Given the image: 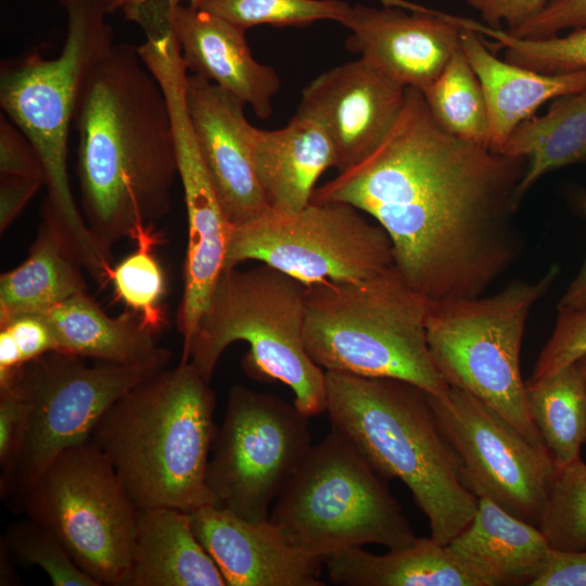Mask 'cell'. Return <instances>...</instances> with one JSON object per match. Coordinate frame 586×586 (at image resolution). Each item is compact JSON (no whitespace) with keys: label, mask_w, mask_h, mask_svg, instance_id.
<instances>
[{"label":"cell","mask_w":586,"mask_h":586,"mask_svg":"<svg viewBox=\"0 0 586 586\" xmlns=\"http://www.w3.org/2000/svg\"><path fill=\"white\" fill-rule=\"evenodd\" d=\"M527 160L445 130L421 90L367 156L316 188L310 202H343L387 233L394 266L431 302L481 296L519 258L515 222Z\"/></svg>","instance_id":"1"},{"label":"cell","mask_w":586,"mask_h":586,"mask_svg":"<svg viewBox=\"0 0 586 586\" xmlns=\"http://www.w3.org/2000/svg\"><path fill=\"white\" fill-rule=\"evenodd\" d=\"M80 211L100 249L165 217L178 177L165 94L137 47L114 43L88 73L74 125Z\"/></svg>","instance_id":"2"},{"label":"cell","mask_w":586,"mask_h":586,"mask_svg":"<svg viewBox=\"0 0 586 586\" xmlns=\"http://www.w3.org/2000/svg\"><path fill=\"white\" fill-rule=\"evenodd\" d=\"M215 392L191 362L139 382L101 416L89 441L138 509L213 505L206 470L217 431Z\"/></svg>","instance_id":"3"},{"label":"cell","mask_w":586,"mask_h":586,"mask_svg":"<svg viewBox=\"0 0 586 586\" xmlns=\"http://www.w3.org/2000/svg\"><path fill=\"white\" fill-rule=\"evenodd\" d=\"M326 372V412L386 479L400 480L425 514L430 537L448 545L473 519L477 497L424 391L398 379Z\"/></svg>","instance_id":"4"},{"label":"cell","mask_w":586,"mask_h":586,"mask_svg":"<svg viewBox=\"0 0 586 586\" xmlns=\"http://www.w3.org/2000/svg\"><path fill=\"white\" fill-rule=\"evenodd\" d=\"M66 14V36L56 58L37 51L8 59L0 69V105L37 150L46 174L43 212L54 216L84 268L102 276L111 258L91 234L69 183V129L85 79L114 44L105 0H58Z\"/></svg>","instance_id":"5"},{"label":"cell","mask_w":586,"mask_h":586,"mask_svg":"<svg viewBox=\"0 0 586 586\" xmlns=\"http://www.w3.org/2000/svg\"><path fill=\"white\" fill-rule=\"evenodd\" d=\"M430 303L394 265L365 280L307 286L305 348L324 371L398 379L444 396L449 385L428 344Z\"/></svg>","instance_id":"6"},{"label":"cell","mask_w":586,"mask_h":586,"mask_svg":"<svg viewBox=\"0 0 586 586\" xmlns=\"http://www.w3.org/2000/svg\"><path fill=\"white\" fill-rule=\"evenodd\" d=\"M307 286L267 265L225 268L212 292L191 344L189 361L211 382L226 348L249 344L242 360L247 375L281 382L308 417L326 410V372L304 343Z\"/></svg>","instance_id":"7"},{"label":"cell","mask_w":586,"mask_h":586,"mask_svg":"<svg viewBox=\"0 0 586 586\" xmlns=\"http://www.w3.org/2000/svg\"><path fill=\"white\" fill-rule=\"evenodd\" d=\"M269 519L292 546L323 562L348 548L398 549L417 538L384 479L333 429L311 446Z\"/></svg>","instance_id":"8"},{"label":"cell","mask_w":586,"mask_h":586,"mask_svg":"<svg viewBox=\"0 0 586 586\" xmlns=\"http://www.w3.org/2000/svg\"><path fill=\"white\" fill-rule=\"evenodd\" d=\"M514 279L494 295L431 302L426 335L433 362L449 385L475 396L546 447L532 419L520 353L527 317L558 278ZM547 448V447H546Z\"/></svg>","instance_id":"9"},{"label":"cell","mask_w":586,"mask_h":586,"mask_svg":"<svg viewBox=\"0 0 586 586\" xmlns=\"http://www.w3.org/2000/svg\"><path fill=\"white\" fill-rule=\"evenodd\" d=\"M100 586H123L139 509L104 455L88 440L60 453L21 500Z\"/></svg>","instance_id":"10"},{"label":"cell","mask_w":586,"mask_h":586,"mask_svg":"<svg viewBox=\"0 0 586 586\" xmlns=\"http://www.w3.org/2000/svg\"><path fill=\"white\" fill-rule=\"evenodd\" d=\"M164 368L103 361L89 366L82 357L59 351L26 362L11 383L25 402L26 417L15 455L1 471V496L21 501L60 453L89 440L114 402Z\"/></svg>","instance_id":"11"},{"label":"cell","mask_w":586,"mask_h":586,"mask_svg":"<svg viewBox=\"0 0 586 586\" xmlns=\"http://www.w3.org/2000/svg\"><path fill=\"white\" fill-rule=\"evenodd\" d=\"M365 215L343 202H310L293 214L269 212L231 227L225 268L256 260L306 286L374 277L394 265L393 246Z\"/></svg>","instance_id":"12"},{"label":"cell","mask_w":586,"mask_h":586,"mask_svg":"<svg viewBox=\"0 0 586 586\" xmlns=\"http://www.w3.org/2000/svg\"><path fill=\"white\" fill-rule=\"evenodd\" d=\"M309 418L279 396L231 387L206 470L213 506L247 521L269 519L273 501L314 445Z\"/></svg>","instance_id":"13"},{"label":"cell","mask_w":586,"mask_h":586,"mask_svg":"<svg viewBox=\"0 0 586 586\" xmlns=\"http://www.w3.org/2000/svg\"><path fill=\"white\" fill-rule=\"evenodd\" d=\"M426 398L460 464L464 485L509 513L539 526L555 463L546 447L532 444L488 405L449 386Z\"/></svg>","instance_id":"14"},{"label":"cell","mask_w":586,"mask_h":586,"mask_svg":"<svg viewBox=\"0 0 586 586\" xmlns=\"http://www.w3.org/2000/svg\"><path fill=\"white\" fill-rule=\"evenodd\" d=\"M406 87L360 58L320 74L302 92L297 113L330 139L339 171L371 153L388 135Z\"/></svg>","instance_id":"15"},{"label":"cell","mask_w":586,"mask_h":586,"mask_svg":"<svg viewBox=\"0 0 586 586\" xmlns=\"http://www.w3.org/2000/svg\"><path fill=\"white\" fill-rule=\"evenodd\" d=\"M399 5L410 13L399 7L356 4L341 24L351 30L349 50L404 87L423 90L460 50L463 27L456 16Z\"/></svg>","instance_id":"16"},{"label":"cell","mask_w":586,"mask_h":586,"mask_svg":"<svg viewBox=\"0 0 586 586\" xmlns=\"http://www.w3.org/2000/svg\"><path fill=\"white\" fill-rule=\"evenodd\" d=\"M187 106L195 138L224 213L232 227L270 212L256 178L245 104L214 82L189 75Z\"/></svg>","instance_id":"17"},{"label":"cell","mask_w":586,"mask_h":586,"mask_svg":"<svg viewBox=\"0 0 586 586\" xmlns=\"http://www.w3.org/2000/svg\"><path fill=\"white\" fill-rule=\"evenodd\" d=\"M193 531L227 586H322V560L292 546L270 520L247 521L213 505L192 512Z\"/></svg>","instance_id":"18"},{"label":"cell","mask_w":586,"mask_h":586,"mask_svg":"<svg viewBox=\"0 0 586 586\" xmlns=\"http://www.w3.org/2000/svg\"><path fill=\"white\" fill-rule=\"evenodd\" d=\"M179 1L163 0V8L187 69L250 105L258 118H268L280 79L272 67L254 59L245 29Z\"/></svg>","instance_id":"19"},{"label":"cell","mask_w":586,"mask_h":586,"mask_svg":"<svg viewBox=\"0 0 586 586\" xmlns=\"http://www.w3.org/2000/svg\"><path fill=\"white\" fill-rule=\"evenodd\" d=\"M176 158L188 217L183 294L176 320L182 336L180 361L188 362L199 323L225 268L232 226L220 205L198 143L193 140L179 143Z\"/></svg>","instance_id":"20"},{"label":"cell","mask_w":586,"mask_h":586,"mask_svg":"<svg viewBox=\"0 0 586 586\" xmlns=\"http://www.w3.org/2000/svg\"><path fill=\"white\" fill-rule=\"evenodd\" d=\"M461 26V50L480 80L487 105L491 151L501 154L514 129L547 101L586 89V68L543 74L511 64L498 59L477 31Z\"/></svg>","instance_id":"21"},{"label":"cell","mask_w":586,"mask_h":586,"mask_svg":"<svg viewBox=\"0 0 586 586\" xmlns=\"http://www.w3.org/2000/svg\"><path fill=\"white\" fill-rule=\"evenodd\" d=\"M251 156L270 212L277 214H293L307 206L320 176L336 166L326 132L298 114L280 129L254 127Z\"/></svg>","instance_id":"22"},{"label":"cell","mask_w":586,"mask_h":586,"mask_svg":"<svg viewBox=\"0 0 586 586\" xmlns=\"http://www.w3.org/2000/svg\"><path fill=\"white\" fill-rule=\"evenodd\" d=\"M41 316L59 352L126 366L167 367L171 358L168 349L156 345L155 332L138 314L127 310L112 317L87 292L68 297Z\"/></svg>","instance_id":"23"},{"label":"cell","mask_w":586,"mask_h":586,"mask_svg":"<svg viewBox=\"0 0 586 586\" xmlns=\"http://www.w3.org/2000/svg\"><path fill=\"white\" fill-rule=\"evenodd\" d=\"M448 546L489 586H531L552 551L538 526L485 496L477 497L473 519Z\"/></svg>","instance_id":"24"},{"label":"cell","mask_w":586,"mask_h":586,"mask_svg":"<svg viewBox=\"0 0 586 586\" xmlns=\"http://www.w3.org/2000/svg\"><path fill=\"white\" fill-rule=\"evenodd\" d=\"M123 586H227L196 538L189 512L139 509L131 560Z\"/></svg>","instance_id":"25"},{"label":"cell","mask_w":586,"mask_h":586,"mask_svg":"<svg viewBox=\"0 0 586 586\" xmlns=\"http://www.w3.org/2000/svg\"><path fill=\"white\" fill-rule=\"evenodd\" d=\"M324 563L331 582L342 586H489L448 545L431 537L384 555L348 548Z\"/></svg>","instance_id":"26"},{"label":"cell","mask_w":586,"mask_h":586,"mask_svg":"<svg viewBox=\"0 0 586 586\" xmlns=\"http://www.w3.org/2000/svg\"><path fill=\"white\" fill-rule=\"evenodd\" d=\"M41 215L28 256L0 277V327L87 292L84 266L69 238L54 216L43 211Z\"/></svg>","instance_id":"27"},{"label":"cell","mask_w":586,"mask_h":586,"mask_svg":"<svg viewBox=\"0 0 586 586\" xmlns=\"http://www.w3.org/2000/svg\"><path fill=\"white\" fill-rule=\"evenodd\" d=\"M501 154L527 160L521 200L549 171L586 163V89L552 100L546 114L521 123Z\"/></svg>","instance_id":"28"},{"label":"cell","mask_w":586,"mask_h":586,"mask_svg":"<svg viewBox=\"0 0 586 586\" xmlns=\"http://www.w3.org/2000/svg\"><path fill=\"white\" fill-rule=\"evenodd\" d=\"M532 419L556 468L581 457L586 444V384L577 362L526 382Z\"/></svg>","instance_id":"29"},{"label":"cell","mask_w":586,"mask_h":586,"mask_svg":"<svg viewBox=\"0 0 586 586\" xmlns=\"http://www.w3.org/2000/svg\"><path fill=\"white\" fill-rule=\"evenodd\" d=\"M435 120L451 135L487 148L488 113L480 80L460 50L421 90Z\"/></svg>","instance_id":"30"},{"label":"cell","mask_w":586,"mask_h":586,"mask_svg":"<svg viewBox=\"0 0 586 586\" xmlns=\"http://www.w3.org/2000/svg\"><path fill=\"white\" fill-rule=\"evenodd\" d=\"M133 241L136 250L113 266L110 282L116 296L138 314L148 328L156 332L165 322L161 307L165 278L154 255V247L161 238L154 227H149L141 230Z\"/></svg>","instance_id":"31"},{"label":"cell","mask_w":586,"mask_h":586,"mask_svg":"<svg viewBox=\"0 0 586 586\" xmlns=\"http://www.w3.org/2000/svg\"><path fill=\"white\" fill-rule=\"evenodd\" d=\"M538 527L555 550L586 549V463L581 457L556 468Z\"/></svg>","instance_id":"32"},{"label":"cell","mask_w":586,"mask_h":586,"mask_svg":"<svg viewBox=\"0 0 586 586\" xmlns=\"http://www.w3.org/2000/svg\"><path fill=\"white\" fill-rule=\"evenodd\" d=\"M463 26L486 35L505 49V61L543 74H559L586 68V26L565 36L520 39L506 30L494 29L471 20L460 18Z\"/></svg>","instance_id":"33"},{"label":"cell","mask_w":586,"mask_h":586,"mask_svg":"<svg viewBox=\"0 0 586 586\" xmlns=\"http://www.w3.org/2000/svg\"><path fill=\"white\" fill-rule=\"evenodd\" d=\"M351 7L341 0H205L198 9L246 30L263 24L304 26L323 20L341 23Z\"/></svg>","instance_id":"34"},{"label":"cell","mask_w":586,"mask_h":586,"mask_svg":"<svg viewBox=\"0 0 586 586\" xmlns=\"http://www.w3.org/2000/svg\"><path fill=\"white\" fill-rule=\"evenodd\" d=\"M5 545L27 563L42 569L54 586H100L50 530L29 517L10 524Z\"/></svg>","instance_id":"35"},{"label":"cell","mask_w":586,"mask_h":586,"mask_svg":"<svg viewBox=\"0 0 586 586\" xmlns=\"http://www.w3.org/2000/svg\"><path fill=\"white\" fill-rule=\"evenodd\" d=\"M586 356V306L558 308L553 331L535 362L531 380L553 374Z\"/></svg>","instance_id":"36"},{"label":"cell","mask_w":586,"mask_h":586,"mask_svg":"<svg viewBox=\"0 0 586 586\" xmlns=\"http://www.w3.org/2000/svg\"><path fill=\"white\" fill-rule=\"evenodd\" d=\"M0 175L46 181L44 168L34 144L3 113L0 116Z\"/></svg>","instance_id":"37"},{"label":"cell","mask_w":586,"mask_h":586,"mask_svg":"<svg viewBox=\"0 0 586 586\" xmlns=\"http://www.w3.org/2000/svg\"><path fill=\"white\" fill-rule=\"evenodd\" d=\"M586 26V0H548L545 8L519 28L507 31L520 39H543L561 30Z\"/></svg>","instance_id":"38"},{"label":"cell","mask_w":586,"mask_h":586,"mask_svg":"<svg viewBox=\"0 0 586 586\" xmlns=\"http://www.w3.org/2000/svg\"><path fill=\"white\" fill-rule=\"evenodd\" d=\"M476 10L486 26L501 29L505 23L507 31H512L535 17L548 0H466Z\"/></svg>","instance_id":"39"},{"label":"cell","mask_w":586,"mask_h":586,"mask_svg":"<svg viewBox=\"0 0 586 586\" xmlns=\"http://www.w3.org/2000/svg\"><path fill=\"white\" fill-rule=\"evenodd\" d=\"M26 417L25 402L14 384L0 388V466L4 470L17 449Z\"/></svg>","instance_id":"40"},{"label":"cell","mask_w":586,"mask_h":586,"mask_svg":"<svg viewBox=\"0 0 586 586\" xmlns=\"http://www.w3.org/2000/svg\"><path fill=\"white\" fill-rule=\"evenodd\" d=\"M0 328L10 331L25 364L56 351L53 333L41 315H22Z\"/></svg>","instance_id":"41"},{"label":"cell","mask_w":586,"mask_h":586,"mask_svg":"<svg viewBox=\"0 0 586 586\" xmlns=\"http://www.w3.org/2000/svg\"><path fill=\"white\" fill-rule=\"evenodd\" d=\"M531 586H586V549H552L548 562Z\"/></svg>","instance_id":"42"},{"label":"cell","mask_w":586,"mask_h":586,"mask_svg":"<svg viewBox=\"0 0 586 586\" xmlns=\"http://www.w3.org/2000/svg\"><path fill=\"white\" fill-rule=\"evenodd\" d=\"M44 186L37 178L0 175V231H5Z\"/></svg>","instance_id":"43"},{"label":"cell","mask_w":586,"mask_h":586,"mask_svg":"<svg viewBox=\"0 0 586 586\" xmlns=\"http://www.w3.org/2000/svg\"><path fill=\"white\" fill-rule=\"evenodd\" d=\"M571 199L577 213L586 219V189H575ZM584 306H586V256L576 277L558 303V308L571 309Z\"/></svg>","instance_id":"44"},{"label":"cell","mask_w":586,"mask_h":586,"mask_svg":"<svg viewBox=\"0 0 586 586\" xmlns=\"http://www.w3.org/2000/svg\"><path fill=\"white\" fill-rule=\"evenodd\" d=\"M25 365L10 331L0 328V388L10 385Z\"/></svg>","instance_id":"45"},{"label":"cell","mask_w":586,"mask_h":586,"mask_svg":"<svg viewBox=\"0 0 586 586\" xmlns=\"http://www.w3.org/2000/svg\"><path fill=\"white\" fill-rule=\"evenodd\" d=\"M149 0H105V5L109 14L117 10H126L129 8L138 7ZM188 5L192 8H199L205 0H187Z\"/></svg>","instance_id":"46"},{"label":"cell","mask_w":586,"mask_h":586,"mask_svg":"<svg viewBox=\"0 0 586 586\" xmlns=\"http://www.w3.org/2000/svg\"><path fill=\"white\" fill-rule=\"evenodd\" d=\"M581 370H582V373L584 375V379H585V384H586V356H584L583 358H581L578 361H577Z\"/></svg>","instance_id":"47"}]
</instances>
